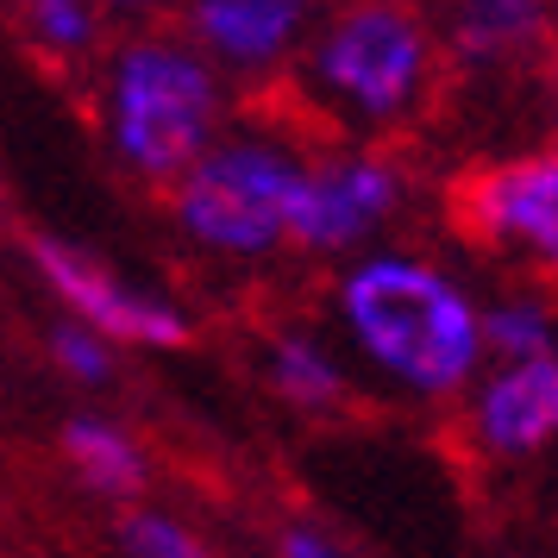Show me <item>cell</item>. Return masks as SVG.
Returning <instances> with one entry per match:
<instances>
[{"label":"cell","mask_w":558,"mask_h":558,"mask_svg":"<svg viewBox=\"0 0 558 558\" xmlns=\"http://www.w3.org/2000/svg\"><path fill=\"white\" fill-rule=\"evenodd\" d=\"M327 327L352 352L357 377L414 408H458L483 364V295L446 257L414 245H364L339 257Z\"/></svg>","instance_id":"cell-1"},{"label":"cell","mask_w":558,"mask_h":558,"mask_svg":"<svg viewBox=\"0 0 558 558\" xmlns=\"http://www.w3.org/2000/svg\"><path fill=\"white\" fill-rule=\"evenodd\" d=\"M95 126L113 170L163 195L232 126V76L182 26L126 32L101 51Z\"/></svg>","instance_id":"cell-2"},{"label":"cell","mask_w":558,"mask_h":558,"mask_svg":"<svg viewBox=\"0 0 558 558\" xmlns=\"http://www.w3.org/2000/svg\"><path fill=\"white\" fill-rule=\"evenodd\" d=\"M439 76L446 45L421 0H339L289 82L339 138H396L433 107Z\"/></svg>","instance_id":"cell-3"},{"label":"cell","mask_w":558,"mask_h":558,"mask_svg":"<svg viewBox=\"0 0 558 558\" xmlns=\"http://www.w3.org/2000/svg\"><path fill=\"white\" fill-rule=\"evenodd\" d=\"M307 145L295 132L264 126V120H232L189 170H182L163 202L170 227L195 257L220 270H264L289 252V220L302 195Z\"/></svg>","instance_id":"cell-4"},{"label":"cell","mask_w":558,"mask_h":558,"mask_svg":"<svg viewBox=\"0 0 558 558\" xmlns=\"http://www.w3.org/2000/svg\"><path fill=\"white\" fill-rule=\"evenodd\" d=\"M414 207V170L389 138H339L332 151H314L302 170L295 220H289V252L314 264L383 245Z\"/></svg>","instance_id":"cell-5"},{"label":"cell","mask_w":558,"mask_h":558,"mask_svg":"<svg viewBox=\"0 0 558 558\" xmlns=\"http://www.w3.org/2000/svg\"><path fill=\"white\" fill-rule=\"evenodd\" d=\"M452 220L483 257L558 289V145L508 151L458 177Z\"/></svg>","instance_id":"cell-6"},{"label":"cell","mask_w":558,"mask_h":558,"mask_svg":"<svg viewBox=\"0 0 558 558\" xmlns=\"http://www.w3.org/2000/svg\"><path fill=\"white\" fill-rule=\"evenodd\" d=\"M458 439L489 471H527L558 452V352L489 357L458 396Z\"/></svg>","instance_id":"cell-7"},{"label":"cell","mask_w":558,"mask_h":558,"mask_svg":"<svg viewBox=\"0 0 558 558\" xmlns=\"http://www.w3.org/2000/svg\"><path fill=\"white\" fill-rule=\"evenodd\" d=\"M32 270L45 277L57 307L95 320V327L113 332L120 345H138V352H182V345L195 339V314H189L177 295H163L151 282L113 270L101 257H88L82 245H70V239L38 232V239H32Z\"/></svg>","instance_id":"cell-8"},{"label":"cell","mask_w":558,"mask_h":558,"mask_svg":"<svg viewBox=\"0 0 558 558\" xmlns=\"http://www.w3.org/2000/svg\"><path fill=\"white\" fill-rule=\"evenodd\" d=\"M182 32L202 45L232 88H264V82L295 76L307 38L320 26V0H177Z\"/></svg>","instance_id":"cell-9"},{"label":"cell","mask_w":558,"mask_h":558,"mask_svg":"<svg viewBox=\"0 0 558 558\" xmlns=\"http://www.w3.org/2000/svg\"><path fill=\"white\" fill-rule=\"evenodd\" d=\"M558 0H446L439 7V45L446 70L464 76H508L527 57L553 51Z\"/></svg>","instance_id":"cell-10"},{"label":"cell","mask_w":558,"mask_h":558,"mask_svg":"<svg viewBox=\"0 0 558 558\" xmlns=\"http://www.w3.org/2000/svg\"><path fill=\"white\" fill-rule=\"evenodd\" d=\"M357 383L364 377H357L352 352L339 345L332 327H307V320L270 327V339H264V389L289 414H302V421H339L357 402Z\"/></svg>","instance_id":"cell-11"},{"label":"cell","mask_w":558,"mask_h":558,"mask_svg":"<svg viewBox=\"0 0 558 558\" xmlns=\"http://www.w3.org/2000/svg\"><path fill=\"white\" fill-rule=\"evenodd\" d=\"M57 446H63L70 477H76L88 496H101V502L126 508L151 489V452H145V439H138L126 421H113V414H95V408L70 414L63 433H57Z\"/></svg>","instance_id":"cell-12"},{"label":"cell","mask_w":558,"mask_h":558,"mask_svg":"<svg viewBox=\"0 0 558 558\" xmlns=\"http://www.w3.org/2000/svg\"><path fill=\"white\" fill-rule=\"evenodd\" d=\"M107 13L101 0H20V26L26 45L51 70H82L107 51Z\"/></svg>","instance_id":"cell-13"},{"label":"cell","mask_w":558,"mask_h":558,"mask_svg":"<svg viewBox=\"0 0 558 558\" xmlns=\"http://www.w3.org/2000/svg\"><path fill=\"white\" fill-rule=\"evenodd\" d=\"M483 339L489 357H533L558 352V302L546 282L521 277L502 295H483Z\"/></svg>","instance_id":"cell-14"},{"label":"cell","mask_w":558,"mask_h":558,"mask_svg":"<svg viewBox=\"0 0 558 558\" xmlns=\"http://www.w3.org/2000/svg\"><path fill=\"white\" fill-rule=\"evenodd\" d=\"M45 352H51L57 377L70 383V389H113V377H120V339L113 332H101L95 320H82V314H57L51 332H45Z\"/></svg>","instance_id":"cell-15"},{"label":"cell","mask_w":558,"mask_h":558,"mask_svg":"<svg viewBox=\"0 0 558 558\" xmlns=\"http://www.w3.org/2000/svg\"><path fill=\"white\" fill-rule=\"evenodd\" d=\"M113 553L120 558H207V539L170 508L126 502V514L113 521Z\"/></svg>","instance_id":"cell-16"},{"label":"cell","mask_w":558,"mask_h":558,"mask_svg":"<svg viewBox=\"0 0 558 558\" xmlns=\"http://www.w3.org/2000/svg\"><path fill=\"white\" fill-rule=\"evenodd\" d=\"M270 553L277 558H339L345 546H339V533L320 527V521H289V527H277Z\"/></svg>","instance_id":"cell-17"},{"label":"cell","mask_w":558,"mask_h":558,"mask_svg":"<svg viewBox=\"0 0 558 558\" xmlns=\"http://www.w3.org/2000/svg\"><path fill=\"white\" fill-rule=\"evenodd\" d=\"M113 20H138V13H157V7H170V0H101Z\"/></svg>","instance_id":"cell-18"},{"label":"cell","mask_w":558,"mask_h":558,"mask_svg":"<svg viewBox=\"0 0 558 558\" xmlns=\"http://www.w3.org/2000/svg\"><path fill=\"white\" fill-rule=\"evenodd\" d=\"M546 57H553V107H558V32H553V51Z\"/></svg>","instance_id":"cell-19"}]
</instances>
